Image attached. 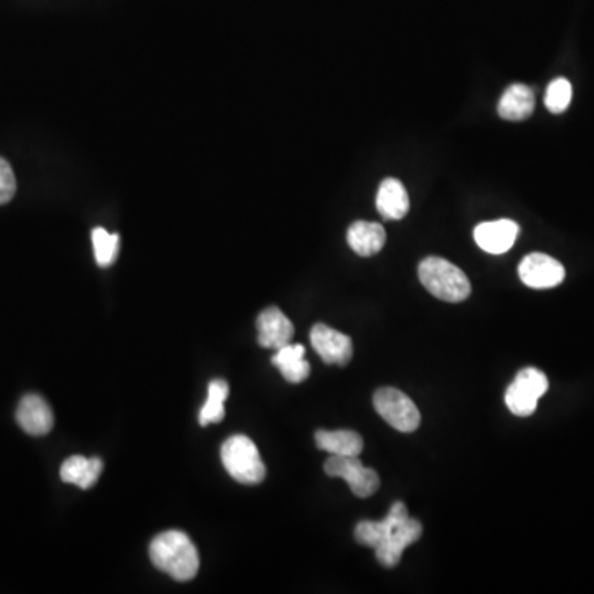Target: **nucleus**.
I'll return each mask as SVG.
<instances>
[{
  "label": "nucleus",
  "instance_id": "1",
  "mask_svg": "<svg viewBox=\"0 0 594 594\" xmlns=\"http://www.w3.org/2000/svg\"><path fill=\"white\" fill-rule=\"evenodd\" d=\"M423 525L411 519L403 502H395L387 517L378 522L363 520L355 528V540L365 547L375 548L378 563L395 568L406 548L420 540Z\"/></svg>",
  "mask_w": 594,
  "mask_h": 594
},
{
  "label": "nucleus",
  "instance_id": "2",
  "mask_svg": "<svg viewBox=\"0 0 594 594\" xmlns=\"http://www.w3.org/2000/svg\"><path fill=\"white\" fill-rule=\"evenodd\" d=\"M149 557L156 568L177 581L192 580L200 568L197 547L187 533L179 530L157 535L149 547Z\"/></svg>",
  "mask_w": 594,
  "mask_h": 594
},
{
  "label": "nucleus",
  "instance_id": "3",
  "mask_svg": "<svg viewBox=\"0 0 594 594\" xmlns=\"http://www.w3.org/2000/svg\"><path fill=\"white\" fill-rule=\"evenodd\" d=\"M418 274L421 284L441 301L462 302L471 294V283L464 271L439 256L421 261Z\"/></svg>",
  "mask_w": 594,
  "mask_h": 594
},
{
  "label": "nucleus",
  "instance_id": "4",
  "mask_svg": "<svg viewBox=\"0 0 594 594\" xmlns=\"http://www.w3.org/2000/svg\"><path fill=\"white\" fill-rule=\"evenodd\" d=\"M222 462L228 474L240 484L253 486L266 477V466L261 461L260 451L243 434L231 436L222 444Z\"/></svg>",
  "mask_w": 594,
  "mask_h": 594
},
{
  "label": "nucleus",
  "instance_id": "5",
  "mask_svg": "<svg viewBox=\"0 0 594 594\" xmlns=\"http://www.w3.org/2000/svg\"><path fill=\"white\" fill-rule=\"evenodd\" d=\"M373 406L388 425L401 433H413L421 423L420 410L410 396L396 388H380L373 395Z\"/></svg>",
  "mask_w": 594,
  "mask_h": 594
},
{
  "label": "nucleus",
  "instance_id": "6",
  "mask_svg": "<svg viewBox=\"0 0 594 594\" xmlns=\"http://www.w3.org/2000/svg\"><path fill=\"white\" fill-rule=\"evenodd\" d=\"M324 469L327 476L342 477L349 484L350 491L360 499L370 497L380 487L377 472L363 466L359 456H330Z\"/></svg>",
  "mask_w": 594,
  "mask_h": 594
},
{
  "label": "nucleus",
  "instance_id": "7",
  "mask_svg": "<svg viewBox=\"0 0 594 594\" xmlns=\"http://www.w3.org/2000/svg\"><path fill=\"white\" fill-rule=\"evenodd\" d=\"M519 276L528 288L550 289L563 283L565 268L552 256L532 253L520 263Z\"/></svg>",
  "mask_w": 594,
  "mask_h": 594
},
{
  "label": "nucleus",
  "instance_id": "8",
  "mask_svg": "<svg viewBox=\"0 0 594 594\" xmlns=\"http://www.w3.org/2000/svg\"><path fill=\"white\" fill-rule=\"evenodd\" d=\"M311 344L317 355L329 365L345 367L354 357V344L349 335L326 324H316L311 330Z\"/></svg>",
  "mask_w": 594,
  "mask_h": 594
},
{
  "label": "nucleus",
  "instance_id": "9",
  "mask_svg": "<svg viewBox=\"0 0 594 594\" xmlns=\"http://www.w3.org/2000/svg\"><path fill=\"white\" fill-rule=\"evenodd\" d=\"M258 344L264 349L278 350L291 344L294 337L293 322L284 316L278 307H268L261 312L256 321Z\"/></svg>",
  "mask_w": 594,
  "mask_h": 594
},
{
  "label": "nucleus",
  "instance_id": "10",
  "mask_svg": "<svg viewBox=\"0 0 594 594\" xmlns=\"http://www.w3.org/2000/svg\"><path fill=\"white\" fill-rule=\"evenodd\" d=\"M520 227L512 220H495L477 225L474 228V240L481 250L491 255H504L514 246Z\"/></svg>",
  "mask_w": 594,
  "mask_h": 594
},
{
  "label": "nucleus",
  "instance_id": "11",
  "mask_svg": "<svg viewBox=\"0 0 594 594\" xmlns=\"http://www.w3.org/2000/svg\"><path fill=\"white\" fill-rule=\"evenodd\" d=\"M17 423L30 436H45L53 428V411L42 396L27 395L15 413Z\"/></svg>",
  "mask_w": 594,
  "mask_h": 594
},
{
  "label": "nucleus",
  "instance_id": "12",
  "mask_svg": "<svg viewBox=\"0 0 594 594\" xmlns=\"http://www.w3.org/2000/svg\"><path fill=\"white\" fill-rule=\"evenodd\" d=\"M387 241V231L375 222H355L347 231V243L360 256L380 253Z\"/></svg>",
  "mask_w": 594,
  "mask_h": 594
},
{
  "label": "nucleus",
  "instance_id": "13",
  "mask_svg": "<svg viewBox=\"0 0 594 594\" xmlns=\"http://www.w3.org/2000/svg\"><path fill=\"white\" fill-rule=\"evenodd\" d=\"M533 109H535L533 90L522 83L509 86L497 106L500 118L507 121H524L532 116Z\"/></svg>",
  "mask_w": 594,
  "mask_h": 594
},
{
  "label": "nucleus",
  "instance_id": "14",
  "mask_svg": "<svg viewBox=\"0 0 594 594\" xmlns=\"http://www.w3.org/2000/svg\"><path fill=\"white\" fill-rule=\"evenodd\" d=\"M377 210L385 220H401L410 212V197L400 180H383L378 189Z\"/></svg>",
  "mask_w": 594,
  "mask_h": 594
},
{
  "label": "nucleus",
  "instance_id": "15",
  "mask_svg": "<svg viewBox=\"0 0 594 594\" xmlns=\"http://www.w3.org/2000/svg\"><path fill=\"white\" fill-rule=\"evenodd\" d=\"M101 472H103L101 459L71 456L63 462L60 477L66 484H75L80 489H91L101 476Z\"/></svg>",
  "mask_w": 594,
  "mask_h": 594
},
{
  "label": "nucleus",
  "instance_id": "16",
  "mask_svg": "<svg viewBox=\"0 0 594 594\" xmlns=\"http://www.w3.org/2000/svg\"><path fill=\"white\" fill-rule=\"evenodd\" d=\"M306 349L299 344H288L276 350L273 365L283 373L289 383H302L311 373V365L304 359Z\"/></svg>",
  "mask_w": 594,
  "mask_h": 594
},
{
  "label": "nucleus",
  "instance_id": "17",
  "mask_svg": "<svg viewBox=\"0 0 594 594\" xmlns=\"http://www.w3.org/2000/svg\"><path fill=\"white\" fill-rule=\"evenodd\" d=\"M317 448L332 456H359L363 451V439L360 434L349 429H339V431H317Z\"/></svg>",
  "mask_w": 594,
  "mask_h": 594
},
{
  "label": "nucleus",
  "instance_id": "18",
  "mask_svg": "<svg viewBox=\"0 0 594 594\" xmlns=\"http://www.w3.org/2000/svg\"><path fill=\"white\" fill-rule=\"evenodd\" d=\"M230 387L225 380H213L208 385V398L200 410L198 421L200 425L208 426L220 423L225 418V401H227Z\"/></svg>",
  "mask_w": 594,
  "mask_h": 594
},
{
  "label": "nucleus",
  "instance_id": "19",
  "mask_svg": "<svg viewBox=\"0 0 594 594\" xmlns=\"http://www.w3.org/2000/svg\"><path fill=\"white\" fill-rule=\"evenodd\" d=\"M95 260L101 268H108L116 261L119 253V235L109 233L104 228L98 227L91 233Z\"/></svg>",
  "mask_w": 594,
  "mask_h": 594
},
{
  "label": "nucleus",
  "instance_id": "20",
  "mask_svg": "<svg viewBox=\"0 0 594 594\" xmlns=\"http://www.w3.org/2000/svg\"><path fill=\"white\" fill-rule=\"evenodd\" d=\"M505 405L515 416H530L537 410L538 398L519 383L512 382L505 392Z\"/></svg>",
  "mask_w": 594,
  "mask_h": 594
},
{
  "label": "nucleus",
  "instance_id": "21",
  "mask_svg": "<svg viewBox=\"0 0 594 594\" xmlns=\"http://www.w3.org/2000/svg\"><path fill=\"white\" fill-rule=\"evenodd\" d=\"M573 98V88L566 78H557L548 85L545 93V106L550 113H563L570 106Z\"/></svg>",
  "mask_w": 594,
  "mask_h": 594
},
{
  "label": "nucleus",
  "instance_id": "22",
  "mask_svg": "<svg viewBox=\"0 0 594 594\" xmlns=\"http://www.w3.org/2000/svg\"><path fill=\"white\" fill-rule=\"evenodd\" d=\"M515 383H519L520 387H524L525 390L537 396L538 400L542 398L548 390V378L545 373L540 372L538 368H524L517 373V377L514 380Z\"/></svg>",
  "mask_w": 594,
  "mask_h": 594
},
{
  "label": "nucleus",
  "instance_id": "23",
  "mask_svg": "<svg viewBox=\"0 0 594 594\" xmlns=\"http://www.w3.org/2000/svg\"><path fill=\"white\" fill-rule=\"evenodd\" d=\"M17 192V180L9 162L0 157V205L9 203Z\"/></svg>",
  "mask_w": 594,
  "mask_h": 594
}]
</instances>
